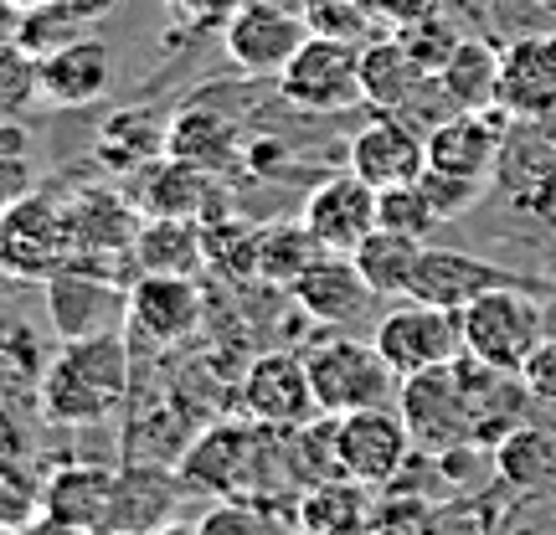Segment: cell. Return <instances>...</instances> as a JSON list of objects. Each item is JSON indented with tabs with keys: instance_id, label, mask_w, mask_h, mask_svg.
I'll return each mask as SVG.
<instances>
[{
	"instance_id": "obj_38",
	"label": "cell",
	"mask_w": 556,
	"mask_h": 535,
	"mask_svg": "<svg viewBox=\"0 0 556 535\" xmlns=\"http://www.w3.org/2000/svg\"><path fill=\"white\" fill-rule=\"evenodd\" d=\"M78 37H83V26L62 16L52 0H41V5L16 16V41L26 52H37V58H47V52H58V47H67V41H78Z\"/></svg>"
},
{
	"instance_id": "obj_9",
	"label": "cell",
	"mask_w": 556,
	"mask_h": 535,
	"mask_svg": "<svg viewBox=\"0 0 556 535\" xmlns=\"http://www.w3.org/2000/svg\"><path fill=\"white\" fill-rule=\"evenodd\" d=\"M377 351L387 356V366L397 377H417V371H433V366H454L464 356V324L458 309H438L422 298H407L397 309H387L377 319Z\"/></svg>"
},
{
	"instance_id": "obj_2",
	"label": "cell",
	"mask_w": 556,
	"mask_h": 535,
	"mask_svg": "<svg viewBox=\"0 0 556 535\" xmlns=\"http://www.w3.org/2000/svg\"><path fill=\"white\" fill-rule=\"evenodd\" d=\"M458 324H464V356L495 371H526V360L546 340V304L536 289H490L458 309Z\"/></svg>"
},
{
	"instance_id": "obj_15",
	"label": "cell",
	"mask_w": 556,
	"mask_h": 535,
	"mask_svg": "<svg viewBox=\"0 0 556 535\" xmlns=\"http://www.w3.org/2000/svg\"><path fill=\"white\" fill-rule=\"evenodd\" d=\"M377 186H366L356 170H340V176H325L309 191L299 221L315 232L325 253H356L361 242L377 232Z\"/></svg>"
},
{
	"instance_id": "obj_43",
	"label": "cell",
	"mask_w": 556,
	"mask_h": 535,
	"mask_svg": "<svg viewBox=\"0 0 556 535\" xmlns=\"http://www.w3.org/2000/svg\"><path fill=\"white\" fill-rule=\"evenodd\" d=\"M526 386H531V397L541 402V407H556V340L546 335L541 340V351L531 360H526Z\"/></svg>"
},
{
	"instance_id": "obj_45",
	"label": "cell",
	"mask_w": 556,
	"mask_h": 535,
	"mask_svg": "<svg viewBox=\"0 0 556 535\" xmlns=\"http://www.w3.org/2000/svg\"><path fill=\"white\" fill-rule=\"evenodd\" d=\"M170 5H176V16H186L191 26H227L242 0H170Z\"/></svg>"
},
{
	"instance_id": "obj_42",
	"label": "cell",
	"mask_w": 556,
	"mask_h": 535,
	"mask_svg": "<svg viewBox=\"0 0 556 535\" xmlns=\"http://www.w3.org/2000/svg\"><path fill=\"white\" fill-rule=\"evenodd\" d=\"M37 191V170L31 155H0V212H11L16 201H26Z\"/></svg>"
},
{
	"instance_id": "obj_47",
	"label": "cell",
	"mask_w": 556,
	"mask_h": 535,
	"mask_svg": "<svg viewBox=\"0 0 556 535\" xmlns=\"http://www.w3.org/2000/svg\"><path fill=\"white\" fill-rule=\"evenodd\" d=\"M21 535H99V531H83L73 520H58V515H47V510H37V515L21 525Z\"/></svg>"
},
{
	"instance_id": "obj_39",
	"label": "cell",
	"mask_w": 556,
	"mask_h": 535,
	"mask_svg": "<svg viewBox=\"0 0 556 535\" xmlns=\"http://www.w3.org/2000/svg\"><path fill=\"white\" fill-rule=\"evenodd\" d=\"M392 37H402V47H407V52L422 62V73H428V78H438V73H443V62L454 58V47L464 41L454 26H448L443 16H433V11H428L422 21H413V26L392 31Z\"/></svg>"
},
{
	"instance_id": "obj_29",
	"label": "cell",
	"mask_w": 556,
	"mask_h": 535,
	"mask_svg": "<svg viewBox=\"0 0 556 535\" xmlns=\"http://www.w3.org/2000/svg\"><path fill=\"white\" fill-rule=\"evenodd\" d=\"M495 469L505 484L526 495H556V428L552 422H520L495 448Z\"/></svg>"
},
{
	"instance_id": "obj_40",
	"label": "cell",
	"mask_w": 556,
	"mask_h": 535,
	"mask_svg": "<svg viewBox=\"0 0 556 535\" xmlns=\"http://www.w3.org/2000/svg\"><path fill=\"white\" fill-rule=\"evenodd\" d=\"M417 186H422V196L433 201V212H438V221H458L464 212H475L479 206V196H484V186L490 180H469V176H448V170H422L417 176Z\"/></svg>"
},
{
	"instance_id": "obj_30",
	"label": "cell",
	"mask_w": 556,
	"mask_h": 535,
	"mask_svg": "<svg viewBox=\"0 0 556 535\" xmlns=\"http://www.w3.org/2000/svg\"><path fill=\"white\" fill-rule=\"evenodd\" d=\"M371 495L356 479H330L315 484L299 499V525L309 535H366L371 531Z\"/></svg>"
},
{
	"instance_id": "obj_26",
	"label": "cell",
	"mask_w": 556,
	"mask_h": 535,
	"mask_svg": "<svg viewBox=\"0 0 556 535\" xmlns=\"http://www.w3.org/2000/svg\"><path fill=\"white\" fill-rule=\"evenodd\" d=\"M135 268L139 273H197L206 263V227L191 217H150L139 221L135 238Z\"/></svg>"
},
{
	"instance_id": "obj_32",
	"label": "cell",
	"mask_w": 556,
	"mask_h": 535,
	"mask_svg": "<svg viewBox=\"0 0 556 535\" xmlns=\"http://www.w3.org/2000/svg\"><path fill=\"white\" fill-rule=\"evenodd\" d=\"M319 253H325V247H319V238L304 221H274L268 232H258V283L289 294L299 283V273H304Z\"/></svg>"
},
{
	"instance_id": "obj_41",
	"label": "cell",
	"mask_w": 556,
	"mask_h": 535,
	"mask_svg": "<svg viewBox=\"0 0 556 535\" xmlns=\"http://www.w3.org/2000/svg\"><path fill=\"white\" fill-rule=\"evenodd\" d=\"M41 510V489L26 474H16L5 458H0V525H26Z\"/></svg>"
},
{
	"instance_id": "obj_21",
	"label": "cell",
	"mask_w": 556,
	"mask_h": 535,
	"mask_svg": "<svg viewBox=\"0 0 556 535\" xmlns=\"http://www.w3.org/2000/svg\"><path fill=\"white\" fill-rule=\"evenodd\" d=\"M109 82H114V52L93 31L41 58V99L52 109H88L109 93Z\"/></svg>"
},
{
	"instance_id": "obj_5",
	"label": "cell",
	"mask_w": 556,
	"mask_h": 535,
	"mask_svg": "<svg viewBox=\"0 0 556 535\" xmlns=\"http://www.w3.org/2000/svg\"><path fill=\"white\" fill-rule=\"evenodd\" d=\"M73 263V232L67 206L47 191H31L11 212H0V278L16 283H47Z\"/></svg>"
},
{
	"instance_id": "obj_8",
	"label": "cell",
	"mask_w": 556,
	"mask_h": 535,
	"mask_svg": "<svg viewBox=\"0 0 556 535\" xmlns=\"http://www.w3.org/2000/svg\"><path fill=\"white\" fill-rule=\"evenodd\" d=\"M309 37L315 31H309L304 11L289 0H242L232 21L222 26V47H227L232 67L248 78H278Z\"/></svg>"
},
{
	"instance_id": "obj_11",
	"label": "cell",
	"mask_w": 556,
	"mask_h": 535,
	"mask_svg": "<svg viewBox=\"0 0 556 535\" xmlns=\"http://www.w3.org/2000/svg\"><path fill=\"white\" fill-rule=\"evenodd\" d=\"M413 433L402 412L392 407H366V412L336 417V454L345 479H356L366 489H387L397 484V474L413 463Z\"/></svg>"
},
{
	"instance_id": "obj_16",
	"label": "cell",
	"mask_w": 556,
	"mask_h": 535,
	"mask_svg": "<svg viewBox=\"0 0 556 535\" xmlns=\"http://www.w3.org/2000/svg\"><path fill=\"white\" fill-rule=\"evenodd\" d=\"M351 170H356L366 186H413L422 170H428V135H417L407 114H377L356 139H351Z\"/></svg>"
},
{
	"instance_id": "obj_36",
	"label": "cell",
	"mask_w": 556,
	"mask_h": 535,
	"mask_svg": "<svg viewBox=\"0 0 556 535\" xmlns=\"http://www.w3.org/2000/svg\"><path fill=\"white\" fill-rule=\"evenodd\" d=\"M299 11H304L315 37L377 41V21L366 11V0H299Z\"/></svg>"
},
{
	"instance_id": "obj_50",
	"label": "cell",
	"mask_w": 556,
	"mask_h": 535,
	"mask_svg": "<svg viewBox=\"0 0 556 535\" xmlns=\"http://www.w3.org/2000/svg\"><path fill=\"white\" fill-rule=\"evenodd\" d=\"M546 335L556 340V289H552V298H546Z\"/></svg>"
},
{
	"instance_id": "obj_7",
	"label": "cell",
	"mask_w": 556,
	"mask_h": 535,
	"mask_svg": "<svg viewBox=\"0 0 556 535\" xmlns=\"http://www.w3.org/2000/svg\"><path fill=\"white\" fill-rule=\"evenodd\" d=\"M238 412L258 428H274V433H294V428H309L319 412L315 402V381H309V366L294 351H263L242 366L238 381Z\"/></svg>"
},
{
	"instance_id": "obj_51",
	"label": "cell",
	"mask_w": 556,
	"mask_h": 535,
	"mask_svg": "<svg viewBox=\"0 0 556 535\" xmlns=\"http://www.w3.org/2000/svg\"><path fill=\"white\" fill-rule=\"evenodd\" d=\"M5 5H16V11H31V5H41V0H5Z\"/></svg>"
},
{
	"instance_id": "obj_24",
	"label": "cell",
	"mask_w": 556,
	"mask_h": 535,
	"mask_svg": "<svg viewBox=\"0 0 556 535\" xmlns=\"http://www.w3.org/2000/svg\"><path fill=\"white\" fill-rule=\"evenodd\" d=\"M119 474L103 463H62L58 474L41 484V510L58 520H73L83 531H103V520L114 510Z\"/></svg>"
},
{
	"instance_id": "obj_25",
	"label": "cell",
	"mask_w": 556,
	"mask_h": 535,
	"mask_svg": "<svg viewBox=\"0 0 556 535\" xmlns=\"http://www.w3.org/2000/svg\"><path fill=\"white\" fill-rule=\"evenodd\" d=\"M500 52L490 37H464L454 47V58L443 62L438 73V88H443V103L448 109H469V114H490L500 109Z\"/></svg>"
},
{
	"instance_id": "obj_31",
	"label": "cell",
	"mask_w": 556,
	"mask_h": 535,
	"mask_svg": "<svg viewBox=\"0 0 556 535\" xmlns=\"http://www.w3.org/2000/svg\"><path fill=\"white\" fill-rule=\"evenodd\" d=\"M422 247H428V242L402 238V232H387V227H377V232L361 242L351 258H356V268L366 273V283H371L377 294H387V298L402 294V298H407V294H413V273H417Z\"/></svg>"
},
{
	"instance_id": "obj_35",
	"label": "cell",
	"mask_w": 556,
	"mask_h": 535,
	"mask_svg": "<svg viewBox=\"0 0 556 535\" xmlns=\"http://www.w3.org/2000/svg\"><path fill=\"white\" fill-rule=\"evenodd\" d=\"M377 227H387V232H402V238H417L428 242L433 238V227H443L433 212V201L422 196V186H387L377 201Z\"/></svg>"
},
{
	"instance_id": "obj_34",
	"label": "cell",
	"mask_w": 556,
	"mask_h": 535,
	"mask_svg": "<svg viewBox=\"0 0 556 535\" xmlns=\"http://www.w3.org/2000/svg\"><path fill=\"white\" fill-rule=\"evenodd\" d=\"M41 99V58L21 41H0V119H26Z\"/></svg>"
},
{
	"instance_id": "obj_17",
	"label": "cell",
	"mask_w": 556,
	"mask_h": 535,
	"mask_svg": "<svg viewBox=\"0 0 556 535\" xmlns=\"http://www.w3.org/2000/svg\"><path fill=\"white\" fill-rule=\"evenodd\" d=\"M500 109L510 119H556V31H526L505 47Z\"/></svg>"
},
{
	"instance_id": "obj_4",
	"label": "cell",
	"mask_w": 556,
	"mask_h": 535,
	"mask_svg": "<svg viewBox=\"0 0 556 535\" xmlns=\"http://www.w3.org/2000/svg\"><path fill=\"white\" fill-rule=\"evenodd\" d=\"M309 381H315V402L325 417H351L366 407H392L402 392V377L387 366L377 340H325L309 356Z\"/></svg>"
},
{
	"instance_id": "obj_23",
	"label": "cell",
	"mask_w": 556,
	"mask_h": 535,
	"mask_svg": "<svg viewBox=\"0 0 556 535\" xmlns=\"http://www.w3.org/2000/svg\"><path fill=\"white\" fill-rule=\"evenodd\" d=\"M433 78L422 73V62L402 47V37H377L361 47V103H371L377 114H407Z\"/></svg>"
},
{
	"instance_id": "obj_13",
	"label": "cell",
	"mask_w": 556,
	"mask_h": 535,
	"mask_svg": "<svg viewBox=\"0 0 556 535\" xmlns=\"http://www.w3.org/2000/svg\"><path fill=\"white\" fill-rule=\"evenodd\" d=\"M490 289H541V283L516 273V268H500V263H484L475 253H458V247H422L407 298H422V304H438V309H464V304H475Z\"/></svg>"
},
{
	"instance_id": "obj_22",
	"label": "cell",
	"mask_w": 556,
	"mask_h": 535,
	"mask_svg": "<svg viewBox=\"0 0 556 535\" xmlns=\"http://www.w3.org/2000/svg\"><path fill=\"white\" fill-rule=\"evenodd\" d=\"M67 206V232H73V263L88 258H114L129 253L139 238V217L129 212V201L109 186H88L78 196L62 201Z\"/></svg>"
},
{
	"instance_id": "obj_19",
	"label": "cell",
	"mask_w": 556,
	"mask_h": 535,
	"mask_svg": "<svg viewBox=\"0 0 556 535\" xmlns=\"http://www.w3.org/2000/svg\"><path fill=\"white\" fill-rule=\"evenodd\" d=\"M201 289L186 273H139L129 283V324L155 345H176V340L197 335L201 324Z\"/></svg>"
},
{
	"instance_id": "obj_20",
	"label": "cell",
	"mask_w": 556,
	"mask_h": 535,
	"mask_svg": "<svg viewBox=\"0 0 556 535\" xmlns=\"http://www.w3.org/2000/svg\"><path fill=\"white\" fill-rule=\"evenodd\" d=\"M289 294H294V304L315 319V324H336L340 330V324H356V319L366 315V304L377 298V289L366 283V273L356 268L351 253H319V258L299 273V283Z\"/></svg>"
},
{
	"instance_id": "obj_33",
	"label": "cell",
	"mask_w": 556,
	"mask_h": 535,
	"mask_svg": "<svg viewBox=\"0 0 556 535\" xmlns=\"http://www.w3.org/2000/svg\"><path fill=\"white\" fill-rule=\"evenodd\" d=\"M165 155V124L144 109H129V114H114L103 119L99 129V160H109L114 170H129V165H144V160Z\"/></svg>"
},
{
	"instance_id": "obj_18",
	"label": "cell",
	"mask_w": 556,
	"mask_h": 535,
	"mask_svg": "<svg viewBox=\"0 0 556 535\" xmlns=\"http://www.w3.org/2000/svg\"><path fill=\"white\" fill-rule=\"evenodd\" d=\"M458 381H464V397H469V417H475V443L479 448H500L505 437L526 422L531 407V386L520 371H495L475 356H458Z\"/></svg>"
},
{
	"instance_id": "obj_27",
	"label": "cell",
	"mask_w": 556,
	"mask_h": 535,
	"mask_svg": "<svg viewBox=\"0 0 556 535\" xmlns=\"http://www.w3.org/2000/svg\"><path fill=\"white\" fill-rule=\"evenodd\" d=\"M165 155L201 165L212 176L222 165H232V155H238V124L217 114V109L191 103V109H180L176 119H165Z\"/></svg>"
},
{
	"instance_id": "obj_12",
	"label": "cell",
	"mask_w": 556,
	"mask_h": 535,
	"mask_svg": "<svg viewBox=\"0 0 556 535\" xmlns=\"http://www.w3.org/2000/svg\"><path fill=\"white\" fill-rule=\"evenodd\" d=\"M41 289H47V315H52L62 340L114 335L129 324V289L88 263H67Z\"/></svg>"
},
{
	"instance_id": "obj_14",
	"label": "cell",
	"mask_w": 556,
	"mask_h": 535,
	"mask_svg": "<svg viewBox=\"0 0 556 535\" xmlns=\"http://www.w3.org/2000/svg\"><path fill=\"white\" fill-rule=\"evenodd\" d=\"M510 114L490 109V114H469L454 109L428 129V165L448 170V176H469V180H495L500 155H505V135H510Z\"/></svg>"
},
{
	"instance_id": "obj_3",
	"label": "cell",
	"mask_w": 556,
	"mask_h": 535,
	"mask_svg": "<svg viewBox=\"0 0 556 535\" xmlns=\"http://www.w3.org/2000/svg\"><path fill=\"white\" fill-rule=\"evenodd\" d=\"M268 428L258 422H217L186 443L180 454V484L201 495L222 499H263V474H268Z\"/></svg>"
},
{
	"instance_id": "obj_1",
	"label": "cell",
	"mask_w": 556,
	"mask_h": 535,
	"mask_svg": "<svg viewBox=\"0 0 556 535\" xmlns=\"http://www.w3.org/2000/svg\"><path fill=\"white\" fill-rule=\"evenodd\" d=\"M37 397L52 422H103L119 412L129 397V340L119 330L62 340V351L41 366Z\"/></svg>"
},
{
	"instance_id": "obj_49",
	"label": "cell",
	"mask_w": 556,
	"mask_h": 535,
	"mask_svg": "<svg viewBox=\"0 0 556 535\" xmlns=\"http://www.w3.org/2000/svg\"><path fill=\"white\" fill-rule=\"evenodd\" d=\"M155 535H201V531H197V525H180V520H165Z\"/></svg>"
},
{
	"instance_id": "obj_46",
	"label": "cell",
	"mask_w": 556,
	"mask_h": 535,
	"mask_svg": "<svg viewBox=\"0 0 556 535\" xmlns=\"http://www.w3.org/2000/svg\"><path fill=\"white\" fill-rule=\"evenodd\" d=\"M52 5H58V11H62V16H67V21H78L83 31H88V26H93V21H103V16H109V11H114L119 0H52Z\"/></svg>"
},
{
	"instance_id": "obj_10",
	"label": "cell",
	"mask_w": 556,
	"mask_h": 535,
	"mask_svg": "<svg viewBox=\"0 0 556 535\" xmlns=\"http://www.w3.org/2000/svg\"><path fill=\"white\" fill-rule=\"evenodd\" d=\"M397 412L407 422L413 443L433 458L458 448V443H475V417H469V397H464L458 366H433V371L402 377Z\"/></svg>"
},
{
	"instance_id": "obj_48",
	"label": "cell",
	"mask_w": 556,
	"mask_h": 535,
	"mask_svg": "<svg viewBox=\"0 0 556 535\" xmlns=\"http://www.w3.org/2000/svg\"><path fill=\"white\" fill-rule=\"evenodd\" d=\"M0 155H31V129L21 119H0Z\"/></svg>"
},
{
	"instance_id": "obj_6",
	"label": "cell",
	"mask_w": 556,
	"mask_h": 535,
	"mask_svg": "<svg viewBox=\"0 0 556 535\" xmlns=\"http://www.w3.org/2000/svg\"><path fill=\"white\" fill-rule=\"evenodd\" d=\"M278 99L299 114H345L361 103V41L309 37L278 73Z\"/></svg>"
},
{
	"instance_id": "obj_28",
	"label": "cell",
	"mask_w": 556,
	"mask_h": 535,
	"mask_svg": "<svg viewBox=\"0 0 556 535\" xmlns=\"http://www.w3.org/2000/svg\"><path fill=\"white\" fill-rule=\"evenodd\" d=\"M139 206L150 217H191L206 221V206H212V176L201 165H186L176 155H160L144 176V191H139Z\"/></svg>"
},
{
	"instance_id": "obj_44",
	"label": "cell",
	"mask_w": 556,
	"mask_h": 535,
	"mask_svg": "<svg viewBox=\"0 0 556 535\" xmlns=\"http://www.w3.org/2000/svg\"><path fill=\"white\" fill-rule=\"evenodd\" d=\"M366 11L377 21L381 31H402V26H413L433 11V0H366Z\"/></svg>"
},
{
	"instance_id": "obj_37",
	"label": "cell",
	"mask_w": 556,
	"mask_h": 535,
	"mask_svg": "<svg viewBox=\"0 0 556 535\" xmlns=\"http://www.w3.org/2000/svg\"><path fill=\"white\" fill-rule=\"evenodd\" d=\"M201 535H289L283 520L263 505V499H217L206 515L197 520Z\"/></svg>"
}]
</instances>
